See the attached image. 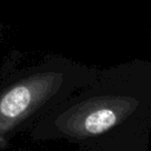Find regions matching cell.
<instances>
[{"label":"cell","mask_w":151,"mask_h":151,"mask_svg":"<svg viewBox=\"0 0 151 151\" xmlns=\"http://www.w3.org/2000/svg\"><path fill=\"white\" fill-rule=\"evenodd\" d=\"M130 132H134V131H130ZM126 133H129V132H123V133H119L116 136H111V137L104 138L101 140H98L96 143L80 145L79 151H119L122 138Z\"/></svg>","instance_id":"2"},{"label":"cell","mask_w":151,"mask_h":151,"mask_svg":"<svg viewBox=\"0 0 151 151\" xmlns=\"http://www.w3.org/2000/svg\"><path fill=\"white\" fill-rule=\"evenodd\" d=\"M149 134L145 132H129L123 136L119 151H149Z\"/></svg>","instance_id":"1"}]
</instances>
